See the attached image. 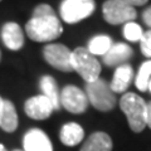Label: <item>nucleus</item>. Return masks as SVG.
I'll return each mask as SVG.
<instances>
[{"label": "nucleus", "instance_id": "6e6552de", "mask_svg": "<svg viewBox=\"0 0 151 151\" xmlns=\"http://www.w3.org/2000/svg\"><path fill=\"white\" fill-rule=\"evenodd\" d=\"M59 102L63 108L74 115H81L86 112L89 105L86 92H83L81 88L73 84H68L60 91Z\"/></svg>", "mask_w": 151, "mask_h": 151}, {"label": "nucleus", "instance_id": "f3484780", "mask_svg": "<svg viewBox=\"0 0 151 151\" xmlns=\"http://www.w3.org/2000/svg\"><path fill=\"white\" fill-rule=\"evenodd\" d=\"M40 89L43 92V96H45L50 103L53 105L54 111H58L60 108V102H59V92H58V86H57L55 79L52 76H43L39 82Z\"/></svg>", "mask_w": 151, "mask_h": 151}, {"label": "nucleus", "instance_id": "0eeeda50", "mask_svg": "<svg viewBox=\"0 0 151 151\" xmlns=\"http://www.w3.org/2000/svg\"><path fill=\"white\" fill-rule=\"evenodd\" d=\"M45 62L60 72H72V52L64 44L50 43L43 48Z\"/></svg>", "mask_w": 151, "mask_h": 151}, {"label": "nucleus", "instance_id": "f257e3e1", "mask_svg": "<svg viewBox=\"0 0 151 151\" xmlns=\"http://www.w3.org/2000/svg\"><path fill=\"white\" fill-rule=\"evenodd\" d=\"M25 32L29 39L44 43L57 39L63 33V27L53 8L48 4H39L34 8L32 18L27 22Z\"/></svg>", "mask_w": 151, "mask_h": 151}, {"label": "nucleus", "instance_id": "7ed1b4c3", "mask_svg": "<svg viewBox=\"0 0 151 151\" xmlns=\"http://www.w3.org/2000/svg\"><path fill=\"white\" fill-rule=\"evenodd\" d=\"M86 96L88 102L101 112H108L116 106V96L105 79L98 78L86 83Z\"/></svg>", "mask_w": 151, "mask_h": 151}, {"label": "nucleus", "instance_id": "bb28decb", "mask_svg": "<svg viewBox=\"0 0 151 151\" xmlns=\"http://www.w3.org/2000/svg\"><path fill=\"white\" fill-rule=\"evenodd\" d=\"M147 89L151 92V79H150V82H149V87H147Z\"/></svg>", "mask_w": 151, "mask_h": 151}, {"label": "nucleus", "instance_id": "ddd939ff", "mask_svg": "<svg viewBox=\"0 0 151 151\" xmlns=\"http://www.w3.org/2000/svg\"><path fill=\"white\" fill-rule=\"evenodd\" d=\"M134 77V70L130 64H122L116 68L115 73H113L112 82L110 87L113 93H124L127 88H129L130 83Z\"/></svg>", "mask_w": 151, "mask_h": 151}, {"label": "nucleus", "instance_id": "cd10ccee", "mask_svg": "<svg viewBox=\"0 0 151 151\" xmlns=\"http://www.w3.org/2000/svg\"><path fill=\"white\" fill-rule=\"evenodd\" d=\"M13 151H23V150H19V149H17V150H13Z\"/></svg>", "mask_w": 151, "mask_h": 151}, {"label": "nucleus", "instance_id": "6ab92c4d", "mask_svg": "<svg viewBox=\"0 0 151 151\" xmlns=\"http://www.w3.org/2000/svg\"><path fill=\"white\" fill-rule=\"evenodd\" d=\"M150 79H151V60H146V62L141 64L139 73L135 79V84L139 91L141 92L147 91Z\"/></svg>", "mask_w": 151, "mask_h": 151}, {"label": "nucleus", "instance_id": "a211bd4d", "mask_svg": "<svg viewBox=\"0 0 151 151\" xmlns=\"http://www.w3.org/2000/svg\"><path fill=\"white\" fill-rule=\"evenodd\" d=\"M112 39L107 35H96L88 42L87 49L93 55H105L112 47Z\"/></svg>", "mask_w": 151, "mask_h": 151}, {"label": "nucleus", "instance_id": "a878e982", "mask_svg": "<svg viewBox=\"0 0 151 151\" xmlns=\"http://www.w3.org/2000/svg\"><path fill=\"white\" fill-rule=\"evenodd\" d=\"M0 151H6V150H5V146L1 145V144H0Z\"/></svg>", "mask_w": 151, "mask_h": 151}, {"label": "nucleus", "instance_id": "4468645a", "mask_svg": "<svg viewBox=\"0 0 151 151\" xmlns=\"http://www.w3.org/2000/svg\"><path fill=\"white\" fill-rule=\"evenodd\" d=\"M83 137H84V130L77 122H68V124L63 125L59 131L60 142L68 146V147H73V146L81 144Z\"/></svg>", "mask_w": 151, "mask_h": 151}, {"label": "nucleus", "instance_id": "c756f323", "mask_svg": "<svg viewBox=\"0 0 151 151\" xmlns=\"http://www.w3.org/2000/svg\"><path fill=\"white\" fill-rule=\"evenodd\" d=\"M0 1H1V0H0Z\"/></svg>", "mask_w": 151, "mask_h": 151}, {"label": "nucleus", "instance_id": "f8f14e48", "mask_svg": "<svg viewBox=\"0 0 151 151\" xmlns=\"http://www.w3.org/2000/svg\"><path fill=\"white\" fill-rule=\"evenodd\" d=\"M132 54L134 50L130 45H127L125 43H116L112 44V47L108 49L107 53L103 55V63L108 67H113V65H122L127 62Z\"/></svg>", "mask_w": 151, "mask_h": 151}, {"label": "nucleus", "instance_id": "1a4fd4ad", "mask_svg": "<svg viewBox=\"0 0 151 151\" xmlns=\"http://www.w3.org/2000/svg\"><path fill=\"white\" fill-rule=\"evenodd\" d=\"M54 108L50 101L43 94L28 98L24 103V112L28 117L33 120L42 121L47 120L53 113Z\"/></svg>", "mask_w": 151, "mask_h": 151}, {"label": "nucleus", "instance_id": "aec40b11", "mask_svg": "<svg viewBox=\"0 0 151 151\" xmlns=\"http://www.w3.org/2000/svg\"><path fill=\"white\" fill-rule=\"evenodd\" d=\"M124 35L127 40L130 42H140L141 38L144 35V32L141 29V27L135 22L126 23L124 28Z\"/></svg>", "mask_w": 151, "mask_h": 151}, {"label": "nucleus", "instance_id": "f03ea898", "mask_svg": "<svg viewBox=\"0 0 151 151\" xmlns=\"http://www.w3.org/2000/svg\"><path fill=\"white\" fill-rule=\"evenodd\" d=\"M120 108L127 117L130 129L134 132H142L146 127L147 103L136 93H125L120 100Z\"/></svg>", "mask_w": 151, "mask_h": 151}, {"label": "nucleus", "instance_id": "c85d7f7f", "mask_svg": "<svg viewBox=\"0 0 151 151\" xmlns=\"http://www.w3.org/2000/svg\"><path fill=\"white\" fill-rule=\"evenodd\" d=\"M0 57H1V53H0Z\"/></svg>", "mask_w": 151, "mask_h": 151}, {"label": "nucleus", "instance_id": "4be33fe9", "mask_svg": "<svg viewBox=\"0 0 151 151\" xmlns=\"http://www.w3.org/2000/svg\"><path fill=\"white\" fill-rule=\"evenodd\" d=\"M142 20L149 28H151V6L146 8L142 13Z\"/></svg>", "mask_w": 151, "mask_h": 151}, {"label": "nucleus", "instance_id": "5701e85b", "mask_svg": "<svg viewBox=\"0 0 151 151\" xmlns=\"http://www.w3.org/2000/svg\"><path fill=\"white\" fill-rule=\"evenodd\" d=\"M120 1L127 4V5L130 6H141V5H145L146 3L149 1V0H120Z\"/></svg>", "mask_w": 151, "mask_h": 151}, {"label": "nucleus", "instance_id": "dca6fc26", "mask_svg": "<svg viewBox=\"0 0 151 151\" xmlns=\"http://www.w3.org/2000/svg\"><path fill=\"white\" fill-rule=\"evenodd\" d=\"M0 129L9 134L18 129V113L14 103L9 100H4L1 113H0Z\"/></svg>", "mask_w": 151, "mask_h": 151}, {"label": "nucleus", "instance_id": "9b49d317", "mask_svg": "<svg viewBox=\"0 0 151 151\" xmlns=\"http://www.w3.org/2000/svg\"><path fill=\"white\" fill-rule=\"evenodd\" d=\"M1 39L5 47L10 50H19L24 45V33L18 23H5L1 29Z\"/></svg>", "mask_w": 151, "mask_h": 151}, {"label": "nucleus", "instance_id": "b1692460", "mask_svg": "<svg viewBox=\"0 0 151 151\" xmlns=\"http://www.w3.org/2000/svg\"><path fill=\"white\" fill-rule=\"evenodd\" d=\"M146 127L151 129V101L147 103V116H146Z\"/></svg>", "mask_w": 151, "mask_h": 151}, {"label": "nucleus", "instance_id": "2eb2a0df", "mask_svg": "<svg viewBox=\"0 0 151 151\" xmlns=\"http://www.w3.org/2000/svg\"><path fill=\"white\" fill-rule=\"evenodd\" d=\"M112 140L110 135L102 131H97L84 141L79 151H112Z\"/></svg>", "mask_w": 151, "mask_h": 151}, {"label": "nucleus", "instance_id": "9d476101", "mask_svg": "<svg viewBox=\"0 0 151 151\" xmlns=\"http://www.w3.org/2000/svg\"><path fill=\"white\" fill-rule=\"evenodd\" d=\"M23 151H53V145L40 129H30L23 139Z\"/></svg>", "mask_w": 151, "mask_h": 151}, {"label": "nucleus", "instance_id": "412c9836", "mask_svg": "<svg viewBox=\"0 0 151 151\" xmlns=\"http://www.w3.org/2000/svg\"><path fill=\"white\" fill-rule=\"evenodd\" d=\"M140 43H141L140 48H141L142 54L145 57L151 58V29L144 33V35H142V38H141Z\"/></svg>", "mask_w": 151, "mask_h": 151}, {"label": "nucleus", "instance_id": "20e7f679", "mask_svg": "<svg viewBox=\"0 0 151 151\" xmlns=\"http://www.w3.org/2000/svg\"><path fill=\"white\" fill-rule=\"evenodd\" d=\"M72 67L86 83L93 82L100 78L101 63L84 47H78L72 52Z\"/></svg>", "mask_w": 151, "mask_h": 151}, {"label": "nucleus", "instance_id": "423d86ee", "mask_svg": "<svg viewBox=\"0 0 151 151\" xmlns=\"http://www.w3.org/2000/svg\"><path fill=\"white\" fill-rule=\"evenodd\" d=\"M102 14L108 24L119 25L134 22L137 12L134 6L120 1V0H106L102 5Z\"/></svg>", "mask_w": 151, "mask_h": 151}, {"label": "nucleus", "instance_id": "393cba45", "mask_svg": "<svg viewBox=\"0 0 151 151\" xmlns=\"http://www.w3.org/2000/svg\"><path fill=\"white\" fill-rule=\"evenodd\" d=\"M3 105H4V98L0 97V113H1V108H3Z\"/></svg>", "mask_w": 151, "mask_h": 151}, {"label": "nucleus", "instance_id": "39448f33", "mask_svg": "<svg viewBox=\"0 0 151 151\" xmlns=\"http://www.w3.org/2000/svg\"><path fill=\"white\" fill-rule=\"evenodd\" d=\"M94 9V0H63L59 5L60 18L68 24H76L91 17Z\"/></svg>", "mask_w": 151, "mask_h": 151}]
</instances>
